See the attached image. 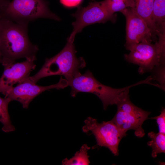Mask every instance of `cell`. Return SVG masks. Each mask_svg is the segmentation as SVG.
Listing matches in <instances>:
<instances>
[{"label":"cell","mask_w":165,"mask_h":165,"mask_svg":"<svg viewBox=\"0 0 165 165\" xmlns=\"http://www.w3.org/2000/svg\"><path fill=\"white\" fill-rule=\"evenodd\" d=\"M28 27L0 15V50L3 66L21 58L36 60L38 49L30 41Z\"/></svg>","instance_id":"1"},{"label":"cell","mask_w":165,"mask_h":165,"mask_svg":"<svg viewBox=\"0 0 165 165\" xmlns=\"http://www.w3.org/2000/svg\"><path fill=\"white\" fill-rule=\"evenodd\" d=\"M66 45L57 54L46 58L40 69L34 75L29 76L32 81L36 83L40 79L54 75H63L68 80L80 74L79 70L85 67L84 59L78 58L74 44V40L67 39Z\"/></svg>","instance_id":"2"},{"label":"cell","mask_w":165,"mask_h":165,"mask_svg":"<svg viewBox=\"0 0 165 165\" xmlns=\"http://www.w3.org/2000/svg\"><path fill=\"white\" fill-rule=\"evenodd\" d=\"M71 88V94L75 97L79 92L93 94L102 101L104 109L109 105H116L123 98L129 95L131 87L140 84L139 82L120 89L113 88L104 85L97 80L89 70L67 80Z\"/></svg>","instance_id":"3"},{"label":"cell","mask_w":165,"mask_h":165,"mask_svg":"<svg viewBox=\"0 0 165 165\" xmlns=\"http://www.w3.org/2000/svg\"><path fill=\"white\" fill-rule=\"evenodd\" d=\"M1 15L17 23L27 25L30 22L40 18L61 20L50 11L48 2L45 0H13Z\"/></svg>","instance_id":"4"},{"label":"cell","mask_w":165,"mask_h":165,"mask_svg":"<svg viewBox=\"0 0 165 165\" xmlns=\"http://www.w3.org/2000/svg\"><path fill=\"white\" fill-rule=\"evenodd\" d=\"M83 132L90 133L96 139L97 145L108 148L114 156L119 155V145L126 133L120 129L112 120L98 123L96 119L89 117L84 121Z\"/></svg>","instance_id":"5"},{"label":"cell","mask_w":165,"mask_h":165,"mask_svg":"<svg viewBox=\"0 0 165 165\" xmlns=\"http://www.w3.org/2000/svg\"><path fill=\"white\" fill-rule=\"evenodd\" d=\"M72 15L75 20L72 23L73 29L67 38L68 39L74 40L76 34L87 26L96 23H105L108 21L115 22L116 19L115 13H110L101 1L91 2L86 7H79Z\"/></svg>","instance_id":"6"},{"label":"cell","mask_w":165,"mask_h":165,"mask_svg":"<svg viewBox=\"0 0 165 165\" xmlns=\"http://www.w3.org/2000/svg\"><path fill=\"white\" fill-rule=\"evenodd\" d=\"M125 54L124 57L128 62L139 66V72L143 74L150 71L160 64L161 53L159 44L156 41L154 44L144 41L138 44Z\"/></svg>","instance_id":"7"},{"label":"cell","mask_w":165,"mask_h":165,"mask_svg":"<svg viewBox=\"0 0 165 165\" xmlns=\"http://www.w3.org/2000/svg\"><path fill=\"white\" fill-rule=\"evenodd\" d=\"M32 81L29 76L4 92L5 97L11 101H16L22 105L24 108H28L30 103L36 96L42 92L52 89H64L68 86V81L61 77L57 83L48 86L37 85Z\"/></svg>","instance_id":"8"},{"label":"cell","mask_w":165,"mask_h":165,"mask_svg":"<svg viewBox=\"0 0 165 165\" xmlns=\"http://www.w3.org/2000/svg\"><path fill=\"white\" fill-rule=\"evenodd\" d=\"M121 12L126 19V42L125 46L129 50L134 45L144 41L152 42L156 36L146 22L130 8Z\"/></svg>","instance_id":"9"},{"label":"cell","mask_w":165,"mask_h":165,"mask_svg":"<svg viewBox=\"0 0 165 165\" xmlns=\"http://www.w3.org/2000/svg\"><path fill=\"white\" fill-rule=\"evenodd\" d=\"M4 70L0 78V93L2 94L29 76L36 65L34 61L26 60L21 62L14 63L3 66Z\"/></svg>","instance_id":"10"},{"label":"cell","mask_w":165,"mask_h":165,"mask_svg":"<svg viewBox=\"0 0 165 165\" xmlns=\"http://www.w3.org/2000/svg\"><path fill=\"white\" fill-rule=\"evenodd\" d=\"M121 130L125 133L130 130L134 131L136 136L141 138L145 134L142 125L146 119L134 114L118 110L111 120Z\"/></svg>","instance_id":"11"},{"label":"cell","mask_w":165,"mask_h":165,"mask_svg":"<svg viewBox=\"0 0 165 165\" xmlns=\"http://www.w3.org/2000/svg\"><path fill=\"white\" fill-rule=\"evenodd\" d=\"M153 2L154 0H132V6L130 8L146 22L156 36V28L152 19Z\"/></svg>","instance_id":"12"},{"label":"cell","mask_w":165,"mask_h":165,"mask_svg":"<svg viewBox=\"0 0 165 165\" xmlns=\"http://www.w3.org/2000/svg\"><path fill=\"white\" fill-rule=\"evenodd\" d=\"M152 19L156 30V35L165 31V0H154Z\"/></svg>","instance_id":"13"},{"label":"cell","mask_w":165,"mask_h":165,"mask_svg":"<svg viewBox=\"0 0 165 165\" xmlns=\"http://www.w3.org/2000/svg\"><path fill=\"white\" fill-rule=\"evenodd\" d=\"M10 101L9 98L0 96V122L3 125L2 130L6 133L13 132L15 130L11 121L8 112V106Z\"/></svg>","instance_id":"14"},{"label":"cell","mask_w":165,"mask_h":165,"mask_svg":"<svg viewBox=\"0 0 165 165\" xmlns=\"http://www.w3.org/2000/svg\"><path fill=\"white\" fill-rule=\"evenodd\" d=\"M148 135L151 140L147 142L148 145L152 148L151 156L156 157L158 154L165 152V135L160 132H150Z\"/></svg>","instance_id":"15"},{"label":"cell","mask_w":165,"mask_h":165,"mask_svg":"<svg viewBox=\"0 0 165 165\" xmlns=\"http://www.w3.org/2000/svg\"><path fill=\"white\" fill-rule=\"evenodd\" d=\"M90 149L86 144L83 145L80 150L76 152L72 158L68 159L66 158L62 161L64 165H89L90 162L89 160V156L87 152Z\"/></svg>","instance_id":"16"},{"label":"cell","mask_w":165,"mask_h":165,"mask_svg":"<svg viewBox=\"0 0 165 165\" xmlns=\"http://www.w3.org/2000/svg\"><path fill=\"white\" fill-rule=\"evenodd\" d=\"M101 2L107 9L112 13L130 8L132 4V0H104Z\"/></svg>","instance_id":"17"},{"label":"cell","mask_w":165,"mask_h":165,"mask_svg":"<svg viewBox=\"0 0 165 165\" xmlns=\"http://www.w3.org/2000/svg\"><path fill=\"white\" fill-rule=\"evenodd\" d=\"M155 119L158 125L159 132L165 134V109L163 108L160 115L150 118Z\"/></svg>","instance_id":"18"},{"label":"cell","mask_w":165,"mask_h":165,"mask_svg":"<svg viewBox=\"0 0 165 165\" xmlns=\"http://www.w3.org/2000/svg\"><path fill=\"white\" fill-rule=\"evenodd\" d=\"M156 71L155 78L160 83L161 87L165 90V64H160Z\"/></svg>","instance_id":"19"},{"label":"cell","mask_w":165,"mask_h":165,"mask_svg":"<svg viewBox=\"0 0 165 165\" xmlns=\"http://www.w3.org/2000/svg\"><path fill=\"white\" fill-rule=\"evenodd\" d=\"M60 2L64 6L73 8L79 6L83 0H60Z\"/></svg>","instance_id":"20"},{"label":"cell","mask_w":165,"mask_h":165,"mask_svg":"<svg viewBox=\"0 0 165 165\" xmlns=\"http://www.w3.org/2000/svg\"><path fill=\"white\" fill-rule=\"evenodd\" d=\"M9 2V0H0V15Z\"/></svg>","instance_id":"21"},{"label":"cell","mask_w":165,"mask_h":165,"mask_svg":"<svg viewBox=\"0 0 165 165\" xmlns=\"http://www.w3.org/2000/svg\"><path fill=\"white\" fill-rule=\"evenodd\" d=\"M2 57L0 50V63H2Z\"/></svg>","instance_id":"22"},{"label":"cell","mask_w":165,"mask_h":165,"mask_svg":"<svg viewBox=\"0 0 165 165\" xmlns=\"http://www.w3.org/2000/svg\"><path fill=\"white\" fill-rule=\"evenodd\" d=\"M92 0V1H94V0Z\"/></svg>","instance_id":"23"}]
</instances>
